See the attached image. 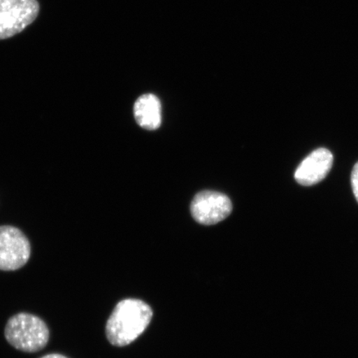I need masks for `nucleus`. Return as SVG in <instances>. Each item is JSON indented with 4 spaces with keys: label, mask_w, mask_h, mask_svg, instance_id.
<instances>
[{
    "label": "nucleus",
    "mask_w": 358,
    "mask_h": 358,
    "mask_svg": "<svg viewBox=\"0 0 358 358\" xmlns=\"http://www.w3.org/2000/svg\"><path fill=\"white\" fill-rule=\"evenodd\" d=\"M153 317L147 303L138 299H124L115 306L108 321L106 337L112 345L127 346L144 333Z\"/></svg>",
    "instance_id": "1"
},
{
    "label": "nucleus",
    "mask_w": 358,
    "mask_h": 358,
    "mask_svg": "<svg viewBox=\"0 0 358 358\" xmlns=\"http://www.w3.org/2000/svg\"><path fill=\"white\" fill-rule=\"evenodd\" d=\"M4 335L10 345L24 352H36L47 346L49 329L40 317L20 313L7 322Z\"/></svg>",
    "instance_id": "2"
},
{
    "label": "nucleus",
    "mask_w": 358,
    "mask_h": 358,
    "mask_svg": "<svg viewBox=\"0 0 358 358\" xmlns=\"http://www.w3.org/2000/svg\"><path fill=\"white\" fill-rule=\"evenodd\" d=\"M38 0H0V40L20 34L37 19Z\"/></svg>",
    "instance_id": "3"
},
{
    "label": "nucleus",
    "mask_w": 358,
    "mask_h": 358,
    "mask_svg": "<svg viewBox=\"0 0 358 358\" xmlns=\"http://www.w3.org/2000/svg\"><path fill=\"white\" fill-rule=\"evenodd\" d=\"M30 255L29 241L20 229L0 227V271L19 270L29 262Z\"/></svg>",
    "instance_id": "4"
},
{
    "label": "nucleus",
    "mask_w": 358,
    "mask_h": 358,
    "mask_svg": "<svg viewBox=\"0 0 358 358\" xmlns=\"http://www.w3.org/2000/svg\"><path fill=\"white\" fill-rule=\"evenodd\" d=\"M232 203L222 192L203 191L192 199L191 213L196 222L203 225H215L230 216Z\"/></svg>",
    "instance_id": "5"
},
{
    "label": "nucleus",
    "mask_w": 358,
    "mask_h": 358,
    "mask_svg": "<svg viewBox=\"0 0 358 358\" xmlns=\"http://www.w3.org/2000/svg\"><path fill=\"white\" fill-rule=\"evenodd\" d=\"M334 155L325 148L313 150L299 165L294 173L295 180L303 186H313L328 176L333 167Z\"/></svg>",
    "instance_id": "6"
},
{
    "label": "nucleus",
    "mask_w": 358,
    "mask_h": 358,
    "mask_svg": "<svg viewBox=\"0 0 358 358\" xmlns=\"http://www.w3.org/2000/svg\"><path fill=\"white\" fill-rule=\"evenodd\" d=\"M134 115L136 122L147 131H155L162 122L161 103L153 94H145L134 103Z\"/></svg>",
    "instance_id": "7"
},
{
    "label": "nucleus",
    "mask_w": 358,
    "mask_h": 358,
    "mask_svg": "<svg viewBox=\"0 0 358 358\" xmlns=\"http://www.w3.org/2000/svg\"><path fill=\"white\" fill-rule=\"evenodd\" d=\"M351 183L353 194H355L358 203V162L355 165V167H353L352 169L351 176Z\"/></svg>",
    "instance_id": "8"
},
{
    "label": "nucleus",
    "mask_w": 358,
    "mask_h": 358,
    "mask_svg": "<svg viewBox=\"0 0 358 358\" xmlns=\"http://www.w3.org/2000/svg\"><path fill=\"white\" fill-rule=\"evenodd\" d=\"M41 358H69L62 355H58V353H51V355H48L46 356H43Z\"/></svg>",
    "instance_id": "9"
}]
</instances>
